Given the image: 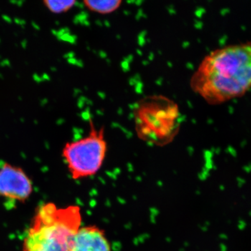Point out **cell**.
<instances>
[{"label": "cell", "mask_w": 251, "mask_h": 251, "mask_svg": "<svg viewBox=\"0 0 251 251\" xmlns=\"http://www.w3.org/2000/svg\"><path fill=\"white\" fill-rule=\"evenodd\" d=\"M133 117L138 138L161 148L173 143L179 134L182 120L179 105L163 95L140 99L133 108Z\"/></svg>", "instance_id": "3"}, {"label": "cell", "mask_w": 251, "mask_h": 251, "mask_svg": "<svg viewBox=\"0 0 251 251\" xmlns=\"http://www.w3.org/2000/svg\"><path fill=\"white\" fill-rule=\"evenodd\" d=\"M88 133L80 139L68 142L62 149V157L73 179L79 180L97 174L105 163L108 151L104 126L90 120Z\"/></svg>", "instance_id": "4"}, {"label": "cell", "mask_w": 251, "mask_h": 251, "mask_svg": "<svg viewBox=\"0 0 251 251\" xmlns=\"http://www.w3.org/2000/svg\"><path fill=\"white\" fill-rule=\"evenodd\" d=\"M190 87L211 105L242 98L251 91V41L230 44L206 54Z\"/></svg>", "instance_id": "1"}, {"label": "cell", "mask_w": 251, "mask_h": 251, "mask_svg": "<svg viewBox=\"0 0 251 251\" xmlns=\"http://www.w3.org/2000/svg\"><path fill=\"white\" fill-rule=\"evenodd\" d=\"M32 191L31 180L22 168L8 163L0 167V198L24 202Z\"/></svg>", "instance_id": "5"}, {"label": "cell", "mask_w": 251, "mask_h": 251, "mask_svg": "<svg viewBox=\"0 0 251 251\" xmlns=\"http://www.w3.org/2000/svg\"><path fill=\"white\" fill-rule=\"evenodd\" d=\"M123 0H82L87 9L99 14H110L121 6Z\"/></svg>", "instance_id": "7"}, {"label": "cell", "mask_w": 251, "mask_h": 251, "mask_svg": "<svg viewBox=\"0 0 251 251\" xmlns=\"http://www.w3.org/2000/svg\"><path fill=\"white\" fill-rule=\"evenodd\" d=\"M49 11L55 14H64L74 7L76 0H43Z\"/></svg>", "instance_id": "8"}, {"label": "cell", "mask_w": 251, "mask_h": 251, "mask_svg": "<svg viewBox=\"0 0 251 251\" xmlns=\"http://www.w3.org/2000/svg\"><path fill=\"white\" fill-rule=\"evenodd\" d=\"M71 251H112L105 231L97 226L79 228L73 239Z\"/></svg>", "instance_id": "6"}, {"label": "cell", "mask_w": 251, "mask_h": 251, "mask_svg": "<svg viewBox=\"0 0 251 251\" xmlns=\"http://www.w3.org/2000/svg\"><path fill=\"white\" fill-rule=\"evenodd\" d=\"M80 206L58 207L43 204L36 211L24 238L23 251H71L73 239L81 227Z\"/></svg>", "instance_id": "2"}]
</instances>
